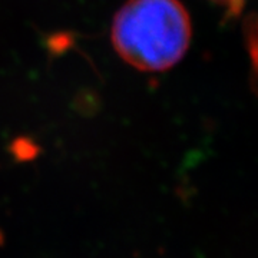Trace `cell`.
<instances>
[{
    "label": "cell",
    "mask_w": 258,
    "mask_h": 258,
    "mask_svg": "<svg viewBox=\"0 0 258 258\" xmlns=\"http://www.w3.org/2000/svg\"><path fill=\"white\" fill-rule=\"evenodd\" d=\"M191 39V18L179 0H126L111 25L115 52L148 74L165 72L181 62Z\"/></svg>",
    "instance_id": "cell-1"
},
{
    "label": "cell",
    "mask_w": 258,
    "mask_h": 258,
    "mask_svg": "<svg viewBox=\"0 0 258 258\" xmlns=\"http://www.w3.org/2000/svg\"><path fill=\"white\" fill-rule=\"evenodd\" d=\"M211 2L225 8L227 13L232 16H237L245 5V0H211Z\"/></svg>",
    "instance_id": "cell-2"
}]
</instances>
